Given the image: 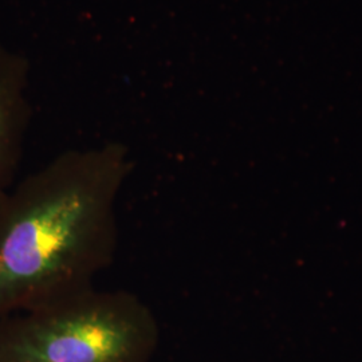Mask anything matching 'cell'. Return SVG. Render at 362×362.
I'll use <instances>...</instances> for the list:
<instances>
[{"mask_svg": "<svg viewBox=\"0 0 362 362\" xmlns=\"http://www.w3.org/2000/svg\"><path fill=\"white\" fill-rule=\"evenodd\" d=\"M130 169L128 149L107 143L67 151L0 191V318L94 287L115 258Z\"/></svg>", "mask_w": 362, "mask_h": 362, "instance_id": "6da1fadb", "label": "cell"}, {"mask_svg": "<svg viewBox=\"0 0 362 362\" xmlns=\"http://www.w3.org/2000/svg\"><path fill=\"white\" fill-rule=\"evenodd\" d=\"M158 341L153 311L124 290L93 287L0 318V362H151Z\"/></svg>", "mask_w": 362, "mask_h": 362, "instance_id": "7a4b0ae2", "label": "cell"}, {"mask_svg": "<svg viewBox=\"0 0 362 362\" xmlns=\"http://www.w3.org/2000/svg\"><path fill=\"white\" fill-rule=\"evenodd\" d=\"M28 64L0 43V191L8 188L18 169L27 127Z\"/></svg>", "mask_w": 362, "mask_h": 362, "instance_id": "3957f363", "label": "cell"}]
</instances>
